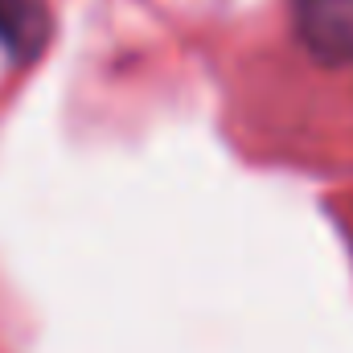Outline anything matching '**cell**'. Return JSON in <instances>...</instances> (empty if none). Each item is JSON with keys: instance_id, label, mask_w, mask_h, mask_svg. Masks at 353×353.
Masks as SVG:
<instances>
[{"instance_id": "1", "label": "cell", "mask_w": 353, "mask_h": 353, "mask_svg": "<svg viewBox=\"0 0 353 353\" xmlns=\"http://www.w3.org/2000/svg\"><path fill=\"white\" fill-rule=\"evenodd\" d=\"M292 25L312 62L353 66V0H292Z\"/></svg>"}, {"instance_id": "2", "label": "cell", "mask_w": 353, "mask_h": 353, "mask_svg": "<svg viewBox=\"0 0 353 353\" xmlns=\"http://www.w3.org/2000/svg\"><path fill=\"white\" fill-rule=\"evenodd\" d=\"M46 33H50L46 0H0V46L12 58L29 62L46 46Z\"/></svg>"}]
</instances>
